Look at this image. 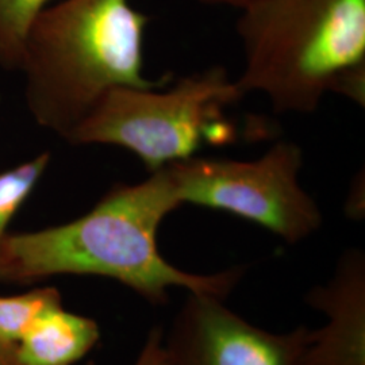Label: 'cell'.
Wrapping results in <instances>:
<instances>
[{"instance_id":"1","label":"cell","mask_w":365,"mask_h":365,"mask_svg":"<svg viewBox=\"0 0 365 365\" xmlns=\"http://www.w3.org/2000/svg\"><path fill=\"white\" fill-rule=\"evenodd\" d=\"M182 205L163 170L134 184H117L76 220L0 241V282L34 283L53 276H98L130 288L150 304H165L172 288L226 299L242 279L235 267L194 274L158 249V229Z\"/></svg>"},{"instance_id":"2","label":"cell","mask_w":365,"mask_h":365,"mask_svg":"<svg viewBox=\"0 0 365 365\" xmlns=\"http://www.w3.org/2000/svg\"><path fill=\"white\" fill-rule=\"evenodd\" d=\"M148 24L129 0H61L42 10L18 68L27 111L39 128L66 141L107 92L168 78H145Z\"/></svg>"},{"instance_id":"3","label":"cell","mask_w":365,"mask_h":365,"mask_svg":"<svg viewBox=\"0 0 365 365\" xmlns=\"http://www.w3.org/2000/svg\"><path fill=\"white\" fill-rule=\"evenodd\" d=\"M242 93L277 114H313L327 93L365 103V0H257L237 22Z\"/></svg>"},{"instance_id":"4","label":"cell","mask_w":365,"mask_h":365,"mask_svg":"<svg viewBox=\"0 0 365 365\" xmlns=\"http://www.w3.org/2000/svg\"><path fill=\"white\" fill-rule=\"evenodd\" d=\"M170 83L168 76L156 86L107 92L66 141L126 149L152 173L196 156L205 144L235 140V126L225 114L244 93L225 68Z\"/></svg>"},{"instance_id":"5","label":"cell","mask_w":365,"mask_h":365,"mask_svg":"<svg viewBox=\"0 0 365 365\" xmlns=\"http://www.w3.org/2000/svg\"><path fill=\"white\" fill-rule=\"evenodd\" d=\"M180 205L218 210L259 225L288 245L315 235L324 222L300 182L299 145L279 141L255 160L190 157L164 167Z\"/></svg>"},{"instance_id":"6","label":"cell","mask_w":365,"mask_h":365,"mask_svg":"<svg viewBox=\"0 0 365 365\" xmlns=\"http://www.w3.org/2000/svg\"><path fill=\"white\" fill-rule=\"evenodd\" d=\"M206 294L188 292L163 333L165 365H300L312 329L274 333L250 324Z\"/></svg>"},{"instance_id":"7","label":"cell","mask_w":365,"mask_h":365,"mask_svg":"<svg viewBox=\"0 0 365 365\" xmlns=\"http://www.w3.org/2000/svg\"><path fill=\"white\" fill-rule=\"evenodd\" d=\"M304 302L327 317L312 330L300 365H365V255L346 249L325 284L312 288Z\"/></svg>"},{"instance_id":"8","label":"cell","mask_w":365,"mask_h":365,"mask_svg":"<svg viewBox=\"0 0 365 365\" xmlns=\"http://www.w3.org/2000/svg\"><path fill=\"white\" fill-rule=\"evenodd\" d=\"M95 319L71 313L63 304L42 314L16 345L18 365H73L98 345Z\"/></svg>"},{"instance_id":"9","label":"cell","mask_w":365,"mask_h":365,"mask_svg":"<svg viewBox=\"0 0 365 365\" xmlns=\"http://www.w3.org/2000/svg\"><path fill=\"white\" fill-rule=\"evenodd\" d=\"M63 304L60 291L52 286L18 295H0V345L16 349L18 342L42 314Z\"/></svg>"},{"instance_id":"10","label":"cell","mask_w":365,"mask_h":365,"mask_svg":"<svg viewBox=\"0 0 365 365\" xmlns=\"http://www.w3.org/2000/svg\"><path fill=\"white\" fill-rule=\"evenodd\" d=\"M52 161L51 152H41L26 161L0 172V241L27 197L36 190Z\"/></svg>"},{"instance_id":"11","label":"cell","mask_w":365,"mask_h":365,"mask_svg":"<svg viewBox=\"0 0 365 365\" xmlns=\"http://www.w3.org/2000/svg\"><path fill=\"white\" fill-rule=\"evenodd\" d=\"M52 0H0V66L15 72L19 68L27 31Z\"/></svg>"},{"instance_id":"12","label":"cell","mask_w":365,"mask_h":365,"mask_svg":"<svg viewBox=\"0 0 365 365\" xmlns=\"http://www.w3.org/2000/svg\"><path fill=\"white\" fill-rule=\"evenodd\" d=\"M161 341H163V331L161 329L155 327L149 333L144 346L140 352V356L143 359V365H165Z\"/></svg>"},{"instance_id":"13","label":"cell","mask_w":365,"mask_h":365,"mask_svg":"<svg viewBox=\"0 0 365 365\" xmlns=\"http://www.w3.org/2000/svg\"><path fill=\"white\" fill-rule=\"evenodd\" d=\"M200 3L209 4V6H218V7H229L235 10H244L249 4L257 1V0H197Z\"/></svg>"},{"instance_id":"14","label":"cell","mask_w":365,"mask_h":365,"mask_svg":"<svg viewBox=\"0 0 365 365\" xmlns=\"http://www.w3.org/2000/svg\"><path fill=\"white\" fill-rule=\"evenodd\" d=\"M0 365H18L16 349L0 345Z\"/></svg>"},{"instance_id":"15","label":"cell","mask_w":365,"mask_h":365,"mask_svg":"<svg viewBox=\"0 0 365 365\" xmlns=\"http://www.w3.org/2000/svg\"><path fill=\"white\" fill-rule=\"evenodd\" d=\"M133 365H143V359H141V356L138 354V357H137V360L134 361V364Z\"/></svg>"}]
</instances>
